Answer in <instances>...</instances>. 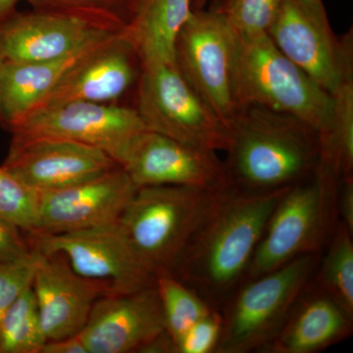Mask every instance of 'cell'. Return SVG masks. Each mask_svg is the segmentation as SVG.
Listing matches in <instances>:
<instances>
[{
    "instance_id": "cell-1",
    "label": "cell",
    "mask_w": 353,
    "mask_h": 353,
    "mask_svg": "<svg viewBox=\"0 0 353 353\" xmlns=\"http://www.w3.org/2000/svg\"><path fill=\"white\" fill-rule=\"evenodd\" d=\"M290 188L218 192L171 273L220 310L245 282L269 217Z\"/></svg>"
},
{
    "instance_id": "cell-2",
    "label": "cell",
    "mask_w": 353,
    "mask_h": 353,
    "mask_svg": "<svg viewBox=\"0 0 353 353\" xmlns=\"http://www.w3.org/2000/svg\"><path fill=\"white\" fill-rule=\"evenodd\" d=\"M224 152L229 187L243 192L292 187L310 178L321 162L314 129L289 114L256 105L234 114Z\"/></svg>"
},
{
    "instance_id": "cell-3",
    "label": "cell",
    "mask_w": 353,
    "mask_h": 353,
    "mask_svg": "<svg viewBox=\"0 0 353 353\" xmlns=\"http://www.w3.org/2000/svg\"><path fill=\"white\" fill-rule=\"evenodd\" d=\"M232 83L236 108L256 105L289 114L319 134L333 97L282 52L268 34L236 36Z\"/></svg>"
},
{
    "instance_id": "cell-4",
    "label": "cell",
    "mask_w": 353,
    "mask_h": 353,
    "mask_svg": "<svg viewBox=\"0 0 353 353\" xmlns=\"http://www.w3.org/2000/svg\"><path fill=\"white\" fill-rule=\"evenodd\" d=\"M341 179L320 162L310 178L285 192L269 217L245 281L277 269L296 257L324 252L340 223Z\"/></svg>"
},
{
    "instance_id": "cell-5",
    "label": "cell",
    "mask_w": 353,
    "mask_h": 353,
    "mask_svg": "<svg viewBox=\"0 0 353 353\" xmlns=\"http://www.w3.org/2000/svg\"><path fill=\"white\" fill-rule=\"evenodd\" d=\"M217 192L188 185L138 188L119 225L146 270L171 273Z\"/></svg>"
},
{
    "instance_id": "cell-6",
    "label": "cell",
    "mask_w": 353,
    "mask_h": 353,
    "mask_svg": "<svg viewBox=\"0 0 353 353\" xmlns=\"http://www.w3.org/2000/svg\"><path fill=\"white\" fill-rule=\"evenodd\" d=\"M321 255L296 257L239 285L220 309L222 330L215 353L262 352L287 321Z\"/></svg>"
},
{
    "instance_id": "cell-7",
    "label": "cell",
    "mask_w": 353,
    "mask_h": 353,
    "mask_svg": "<svg viewBox=\"0 0 353 353\" xmlns=\"http://www.w3.org/2000/svg\"><path fill=\"white\" fill-rule=\"evenodd\" d=\"M136 110L150 131L211 152L226 150L229 124L202 101L176 63L141 64Z\"/></svg>"
},
{
    "instance_id": "cell-8",
    "label": "cell",
    "mask_w": 353,
    "mask_h": 353,
    "mask_svg": "<svg viewBox=\"0 0 353 353\" xmlns=\"http://www.w3.org/2000/svg\"><path fill=\"white\" fill-rule=\"evenodd\" d=\"M32 248L58 254L81 277L99 283L108 294H128L155 284L141 263L119 222L62 234H26Z\"/></svg>"
},
{
    "instance_id": "cell-9",
    "label": "cell",
    "mask_w": 353,
    "mask_h": 353,
    "mask_svg": "<svg viewBox=\"0 0 353 353\" xmlns=\"http://www.w3.org/2000/svg\"><path fill=\"white\" fill-rule=\"evenodd\" d=\"M236 34L218 10H192L176 41V64L190 87L225 122L238 111L232 69Z\"/></svg>"
},
{
    "instance_id": "cell-10",
    "label": "cell",
    "mask_w": 353,
    "mask_h": 353,
    "mask_svg": "<svg viewBox=\"0 0 353 353\" xmlns=\"http://www.w3.org/2000/svg\"><path fill=\"white\" fill-rule=\"evenodd\" d=\"M268 36L330 94L353 79L352 31L336 37L327 13L315 12L299 0H283Z\"/></svg>"
},
{
    "instance_id": "cell-11",
    "label": "cell",
    "mask_w": 353,
    "mask_h": 353,
    "mask_svg": "<svg viewBox=\"0 0 353 353\" xmlns=\"http://www.w3.org/2000/svg\"><path fill=\"white\" fill-rule=\"evenodd\" d=\"M145 130L136 108L70 101L39 106L9 132L12 136L52 137L85 143L101 148L118 162L132 139Z\"/></svg>"
},
{
    "instance_id": "cell-12",
    "label": "cell",
    "mask_w": 353,
    "mask_h": 353,
    "mask_svg": "<svg viewBox=\"0 0 353 353\" xmlns=\"http://www.w3.org/2000/svg\"><path fill=\"white\" fill-rule=\"evenodd\" d=\"M123 29L124 25L75 14L17 10L0 22V57L10 62L58 59Z\"/></svg>"
},
{
    "instance_id": "cell-13",
    "label": "cell",
    "mask_w": 353,
    "mask_h": 353,
    "mask_svg": "<svg viewBox=\"0 0 353 353\" xmlns=\"http://www.w3.org/2000/svg\"><path fill=\"white\" fill-rule=\"evenodd\" d=\"M118 163L137 188L188 185L219 192L229 188L217 152L145 130L132 139Z\"/></svg>"
},
{
    "instance_id": "cell-14",
    "label": "cell",
    "mask_w": 353,
    "mask_h": 353,
    "mask_svg": "<svg viewBox=\"0 0 353 353\" xmlns=\"http://www.w3.org/2000/svg\"><path fill=\"white\" fill-rule=\"evenodd\" d=\"M2 166L37 192L63 189L120 166L108 152L69 139L12 136Z\"/></svg>"
},
{
    "instance_id": "cell-15",
    "label": "cell",
    "mask_w": 353,
    "mask_h": 353,
    "mask_svg": "<svg viewBox=\"0 0 353 353\" xmlns=\"http://www.w3.org/2000/svg\"><path fill=\"white\" fill-rule=\"evenodd\" d=\"M138 188L121 166L63 189L39 192L38 231L62 234L119 222Z\"/></svg>"
},
{
    "instance_id": "cell-16",
    "label": "cell",
    "mask_w": 353,
    "mask_h": 353,
    "mask_svg": "<svg viewBox=\"0 0 353 353\" xmlns=\"http://www.w3.org/2000/svg\"><path fill=\"white\" fill-rule=\"evenodd\" d=\"M165 330L157 285L108 294L95 301L79 334L88 353L143 352Z\"/></svg>"
},
{
    "instance_id": "cell-17",
    "label": "cell",
    "mask_w": 353,
    "mask_h": 353,
    "mask_svg": "<svg viewBox=\"0 0 353 353\" xmlns=\"http://www.w3.org/2000/svg\"><path fill=\"white\" fill-rule=\"evenodd\" d=\"M141 70L132 44L122 31L116 32L88 50L38 108L70 101L115 103L138 83Z\"/></svg>"
},
{
    "instance_id": "cell-18",
    "label": "cell",
    "mask_w": 353,
    "mask_h": 353,
    "mask_svg": "<svg viewBox=\"0 0 353 353\" xmlns=\"http://www.w3.org/2000/svg\"><path fill=\"white\" fill-rule=\"evenodd\" d=\"M38 253L32 289L46 340L77 336L85 328L95 301L108 292L75 273L60 255Z\"/></svg>"
},
{
    "instance_id": "cell-19",
    "label": "cell",
    "mask_w": 353,
    "mask_h": 353,
    "mask_svg": "<svg viewBox=\"0 0 353 353\" xmlns=\"http://www.w3.org/2000/svg\"><path fill=\"white\" fill-rule=\"evenodd\" d=\"M352 332V316L310 281L287 321L261 353H317L347 340Z\"/></svg>"
},
{
    "instance_id": "cell-20",
    "label": "cell",
    "mask_w": 353,
    "mask_h": 353,
    "mask_svg": "<svg viewBox=\"0 0 353 353\" xmlns=\"http://www.w3.org/2000/svg\"><path fill=\"white\" fill-rule=\"evenodd\" d=\"M101 41L58 59L36 62L2 60L0 64V125L9 131L26 115L38 108L66 72Z\"/></svg>"
},
{
    "instance_id": "cell-21",
    "label": "cell",
    "mask_w": 353,
    "mask_h": 353,
    "mask_svg": "<svg viewBox=\"0 0 353 353\" xmlns=\"http://www.w3.org/2000/svg\"><path fill=\"white\" fill-rule=\"evenodd\" d=\"M192 1H132L122 32L141 64L176 63V38L194 10Z\"/></svg>"
},
{
    "instance_id": "cell-22",
    "label": "cell",
    "mask_w": 353,
    "mask_h": 353,
    "mask_svg": "<svg viewBox=\"0 0 353 353\" xmlns=\"http://www.w3.org/2000/svg\"><path fill=\"white\" fill-rule=\"evenodd\" d=\"M352 240L353 234L340 221L311 283L353 317Z\"/></svg>"
},
{
    "instance_id": "cell-23",
    "label": "cell",
    "mask_w": 353,
    "mask_h": 353,
    "mask_svg": "<svg viewBox=\"0 0 353 353\" xmlns=\"http://www.w3.org/2000/svg\"><path fill=\"white\" fill-rule=\"evenodd\" d=\"M326 128L318 134L321 162L340 178L353 176V79L334 94Z\"/></svg>"
},
{
    "instance_id": "cell-24",
    "label": "cell",
    "mask_w": 353,
    "mask_h": 353,
    "mask_svg": "<svg viewBox=\"0 0 353 353\" xmlns=\"http://www.w3.org/2000/svg\"><path fill=\"white\" fill-rule=\"evenodd\" d=\"M155 285L163 311L165 330L174 345L185 332L214 310L196 290L170 272L157 274Z\"/></svg>"
},
{
    "instance_id": "cell-25",
    "label": "cell",
    "mask_w": 353,
    "mask_h": 353,
    "mask_svg": "<svg viewBox=\"0 0 353 353\" xmlns=\"http://www.w3.org/2000/svg\"><path fill=\"white\" fill-rule=\"evenodd\" d=\"M46 341L36 296L30 287L0 321V353H39Z\"/></svg>"
},
{
    "instance_id": "cell-26",
    "label": "cell",
    "mask_w": 353,
    "mask_h": 353,
    "mask_svg": "<svg viewBox=\"0 0 353 353\" xmlns=\"http://www.w3.org/2000/svg\"><path fill=\"white\" fill-rule=\"evenodd\" d=\"M39 192L0 166V217L23 233L38 231Z\"/></svg>"
},
{
    "instance_id": "cell-27",
    "label": "cell",
    "mask_w": 353,
    "mask_h": 353,
    "mask_svg": "<svg viewBox=\"0 0 353 353\" xmlns=\"http://www.w3.org/2000/svg\"><path fill=\"white\" fill-rule=\"evenodd\" d=\"M283 0H226L218 11L243 38L268 34Z\"/></svg>"
},
{
    "instance_id": "cell-28",
    "label": "cell",
    "mask_w": 353,
    "mask_h": 353,
    "mask_svg": "<svg viewBox=\"0 0 353 353\" xmlns=\"http://www.w3.org/2000/svg\"><path fill=\"white\" fill-rule=\"evenodd\" d=\"M134 0H27L36 10L75 14L124 25Z\"/></svg>"
},
{
    "instance_id": "cell-29",
    "label": "cell",
    "mask_w": 353,
    "mask_h": 353,
    "mask_svg": "<svg viewBox=\"0 0 353 353\" xmlns=\"http://www.w3.org/2000/svg\"><path fill=\"white\" fill-rule=\"evenodd\" d=\"M39 253L32 250L25 259L0 263V321L11 305L32 287Z\"/></svg>"
},
{
    "instance_id": "cell-30",
    "label": "cell",
    "mask_w": 353,
    "mask_h": 353,
    "mask_svg": "<svg viewBox=\"0 0 353 353\" xmlns=\"http://www.w3.org/2000/svg\"><path fill=\"white\" fill-rule=\"evenodd\" d=\"M222 330V316L214 309L194 324L175 345V353H215Z\"/></svg>"
},
{
    "instance_id": "cell-31",
    "label": "cell",
    "mask_w": 353,
    "mask_h": 353,
    "mask_svg": "<svg viewBox=\"0 0 353 353\" xmlns=\"http://www.w3.org/2000/svg\"><path fill=\"white\" fill-rule=\"evenodd\" d=\"M32 252L26 234L0 217V263L25 259Z\"/></svg>"
},
{
    "instance_id": "cell-32",
    "label": "cell",
    "mask_w": 353,
    "mask_h": 353,
    "mask_svg": "<svg viewBox=\"0 0 353 353\" xmlns=\"http://www.w3.org/2000/svg\"><path fill=\"white\" fill-rule=\"evenodd\" d=\"M338 212L341 222L353 234V176H345L340 180Z\"/></svg>"
},
{
    "instance_id": "cell-33",
    "label": "cell",
    "mask_w": 353,
    "mask_h": 353,
    "mask_svg": "<svg viewBox=\"0 0 353 353\" xmlns=\"http://www.w3.org/2000/svg\"><path fill=\"white\" fill-rule=\"evenodd\" d=\"M39 353H88V350L82 339L77 334L61 340L46 341Z\"/></svg>"
},
{
    "instance_id": "cell-34",
    "label": "cell",
    "mask_w": 353,
    "mask_h": 353,
    "mask_svg": "<svg viewBox=\"0 0 353 353\" xmlns=\"http://www.w3.org/2000/svg\"><path fill=\"white\" fill-rule=\"evenodd\" d=\"M21 1L22 0H0V22L17 11V6Z\"/></svg>"
},
{
    "instance_id": "cell-35",
    "label": "cell",
    "mask_w": 353,
    "mask_h": 353,
    "mask_svg": "<svg viewBox=\"0 0 353 353\" xmlns=\"http://www.w3.org/2000/svg\"><path fill=\"white\" fill-rule=\"evenodd\" d=\"M299 1L315 12L327 13L322 0H299Z\"/></svg>"
},
{
    "instance_id": "cell-36",
    "label": "cell",
    "mask_w": 353,
    "mask_h": 353,
    "mask_svg": "<svg viewBox=\"0 0 353 353\" xmlns=\"http://www.w3.org/2000/svg\"><path fill=\"white\" fill-rule=\"evenodd\" d=\"M208 1H209V0H196V6L197 8H201V7L203 6Z\"/></svg>"
},
{
    "instance_id": "cell-37",
    "label": "cell",
    "mask_w": 353,
    "mask_h": 353,
    "mask_svg": "<svg viewBox=\"0 0 353 353\" xmlns=\"http://www.w3.org/2000/svg\"><path fill=\"white\" fill-rule=\"evenodd\" d=\"M1 62H2V59H1V57H0V64H1Z\"/></svg>"
}]
</instances>
